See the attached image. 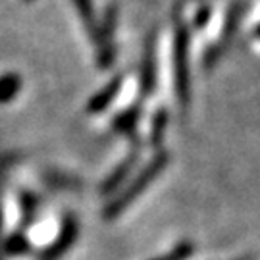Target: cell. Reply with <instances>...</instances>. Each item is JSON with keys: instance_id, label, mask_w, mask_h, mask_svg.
<instances>
[{"instance_id": "cell-11", "label": "cell", "mask_w": 260, "mask_h": 260, "mask_svg": "<svg viewBox=\"0 0 260 260\" xmlns=\"http://www.w3.org/2000/svg\"><path fill=\"white\" fill-rule=\"evenodd\" d=\"M193 243H181V245H177L174 251L170 252L168 256L164 258H158V260H187L191 254H193Z\"/></svg>"}, {"instance_id": "cell-6", "label": "cell", "mask_w": 260, "mask_h": 260, "mask_svg": "<svg viewBox=\"0 0 260 260\" xmlns=\"http://www.w3.org/2000/svg\"><path fill=\"white\" fill-rule=\"evenodd\" d=\"M75 237V223L70 220V222L66 223L64 232L60 233V237L56 239V243L52 245V247H48L47 251H45V258L47 260H54L60 252L64 251L66 247H70L72 245V241H74Z\"/></svg>"}, {"instance_id": "cell-10", "label": "cell", "mask_w": 260, "mask_h": 260, "mask_svg": "<svg viewBox=\"0 0 260 260\" xmlns=\"http://www.w3.org/2000/svg\"><path fill=\"white\" fill-rule=\"evenodd\" d=\"M166 125H168V114L164 110H160L154 116V121H152V145H160Z\"/></svg>"}, {"instance_id": "cell-1", "label": "cell", "mask_w": 260, "mask_h": 260, "mask_svg": "<svg viewBox=\"0 0 260 260\" xmlns=\"http://www.w3.org/2000/svg\"><path fill=\"white\" fill-rule=\"evenodd\" d=\"M168 164V154L166 152H162V154H158L156 158H152V162H150L149 166L145 168L143 172H141L139 176L135 177L133 181H131V185L121 193L118 199H114L110 203V206L106 208V212H104V218L108 220V218H116L118 214H121L127 206L137 199V197L149 187V183L152 179H156V176L166 168Z\"/></svg>"}, {"instance_id": "cell-5", "label": "cell", "mask_w": 260, "mask_h": 260, "mask_svg": "<svg viewBox=\"0 0 260 260\" xmlns=\"http://www.w3.org/2000/svg\"><path fill=\"white\" fill-rule=\"evenodd\" d=\"M21 91V77L16 74H8L0 77V104L12 103Z\"/></svg>"}, {"instance_id": "cell-8", "label": "cell", "mask_w": 260, "mask_h": 260, "mask_svg": "<svg viewBox=\"0 0 260 260\" xmlns=\"http://www.w3.org/2000/svg\"><path fill=\"white\" fill-rule=\"evenodd\" d=\"M154 79H156V68H154V54L152 50H149V54L145 58L143 64V93L149 94L154 87Z\"/></svg>"}, {"instance_id": "cell-2", "label": "cell", "mask_w": 260, "mask_h": 260, "mask_svg": "<svg viewBox=\"0 0 260 260\" xmlns=\"http://www.w3.org/2000/svg\"><path fill=\"white\" fill-rule=\"evenodd\" d=\"M174 66H176V91L181 106L189 104V31L179 25L174 39Z\"/></svg>"}, {"instance_id": "cell-12", "label": "cell", "mask_w": 260, "mask_h": 260, "mask_svg": "<svg viewBox=\"0 0 260 260\" xmlns=\"http://www.w3.org/2000/svg\"><path fill=\"white\" fill-rule=\"evenodd\" d=\"M29 247V243L21 237V235H14V237H10L8 241H6V245H4V249H6V252H10V254H16V252H25Z\"/></svg>"}, {"instance_id": "cell-13", "label": "cell", "mask_w": 260, "mask_h": 260, "mask_svg": "<svg viewBox=\"0 0 260 260\" xmlns=\"http://www.w3.org/2000/svg\"><path fill=\"white\" fill-rule=\"evenodd\" d=\"M0 222H2V216H0Z\"/></svg>"}, {"instance_id": "cell-3", "label": "cell", "mask_w": 260, "mask_h": 260, "mask_svg": "<svg viewBox=\"0 0 260 260\" xmlns=\"http://www.w3.org/2000/svg\"><path fill=\"white\" fill-rule=\"evenodd\" d=\"M120 89H121V77L112 79L110 83L106 85L101 93H96L93 99L89 101V104H87V112H89V114H101V112H104L106 108H108V104L114 103V99L118 96Z\"/></svg>"}, {"instance_id": "cell-4", "label": "cell", "mask_w": 260, "mask_h": 260, "mask_svg": "<svg viewBox=\"0 0 260 260\" xmlns=\"http://www.w3.org/2000/svg\"><path fill=\"white\" fill-rule=\"evenodd\" d=\"M75 8L79 12V16L83 19V25L87 33L91 35L96 45H101V29L94 21V10H93V0H74Z\"/></svg>"}, {"instance_id": "cell-7", "label": "cell", "mask_w": 260, "mask_h": 260, "mask_svg": "<svg viewBox=\"0 0 260 260\" xmlns=\"http://www.w3.org/2000/svg\"><path fill=\"white\" fill-rule=\"evenodd\" d=\"M133 162H135V156L125 158L120 166L114 170V174L106 179V183L103 185V193H112V191H116L121 185V181L125 179V176L129 174V170L133 168Z\"/></svg>"}, {"instance_id": "cell-9", "label": "cell", "mask_w": 260, "mask_h": 260, "mask_svg": "<svg viewBox=\"0 0 260 260\" xmlns=\"http://www.w3.org/2000/svg\"><path fill=\"white\" fill-rule=\"evenodd\" d=\"M137 118H139V108H133V110H127L125 114H120L114 120V129L116 131L133 129V125L137 123Z\"/></svg>"}]
</instances>
